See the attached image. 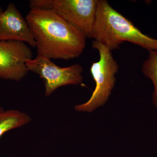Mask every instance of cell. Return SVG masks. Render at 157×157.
Listing matches in <instances>:
<instances>
[{
    "label": "cell",
    "instance_id": "8",
    "mask_svg": "<svg viewBox=\"0 0 157 157\" xmlns=\"http://www.w3.org/2000/svg\"><path fill=\"white\" fill-rule=\"evenodd\" d=\"M31 120L25 113L14 109H0V137L10 130L28 124Z\"/></svg>",
    "mask_w": 157,
    "mask_h": 157
},
{
    "label": "cell",
    "instance_id": "13",
    "mask_svg": "<svg viewBox=\"0 0 157 157\" xmlns=\"http://www.w3.org/2000/svg\"></svg>",
    "mask_w": 157,
    "mask_h": 157
},
{
    "label": "cell",
    "instance_id": "9",
    "mask_svg": "<svg viewBox=\"0 0 157 157\" xmlns=\"http://www.w3.org/2000/svg\"><path fill=\"white\" fill-rule=\"evenodd\" d=\"M149 52L148 57L142 65V72L153 84L154 90L152 96V103L157 109V50Z\"/></svg>",
    "mask_w": 157,
    "mask_h": 157
},
{
    "label": "cell",
    "instance_id": "3",
    "mask_svg": "<svg viewBox=\"0 0 157 157\" xmlns=\"http://www.w3.org/2000/svg\"><path fill=\"white\" fill-rule=\"evenodd\" d=\"M92 47L98 51L100 56L99 60L93 63L90 67L95 88L87 102L75 106V110L79 112H91L107 103L115 86V75L119 69L111 51L106 46L94 40Z\"/></svg>",
    "mask_w": 157,
    "mask_h": 157
},
{
    "label": "cell",
    "instance_id": "10",
    "mask_svg": "<svg viewBox=\"0 0 157 157\" xmlns=\"http://www.w3.org/2000/svg\"><path fill=\"white\" fill-rule=\"evenodd\" d=\"M3 11V10H2V8L0 7V14H1V13H2V12Z\"/></svg>",
    "mask_w": 157,
    "mask_h": 157
},
{
    "label": "cell",
    "instance_id": "6",
    "mask_svg": "<svg viewBox=\"0 0 157 157\" xmlns=\"http://www.w3.org/2000/svg\"><path fill=\"white\" fill-rule=\"evenodd\" d=\"M33 58V52L24 42L0 41V78L21 80L29 72L27 61Z\"/></svg>",
    "mask_w": 157,
    "mask_h": 157
},
{
    "label": "cell",
    "instance_id": "1",
    "mask_svg": "<svg viewBox=\"0 0 157 157\" xmlns=\"http://www.w3.org/2000/svg\"><path fill=\"white\" fill-rule=\"evenodd\" d=\"M26 20L36 41L37 55L69 60L83 52L85 35L52 10L31 8Z\"/></svg>",
    "mask_w": 157,
    "mask_h": 157
},
{
    "label": "cell",
    "instance_id": "4",
    "mask_svg": "<svg viewBox=\"0 0 157 157\" xmlns=\"http://www.w3.org/2000/svg\"><path fill=\"white\" fill-rule=\"evenodd\" d=\"M98 0H32L31 8L52 10L91 38Z\"/></svg>",
    "mask_w": 157,
    "mask_h": 157
},
{
    "label": "cell",
    "instance_id": "12",
    "mask_svg": "<svg viewBox=\"0 0 157 157\" xmlns=\"http://www.w3.org/2000/svg\"></svg>",
    "mask_w": 157,
    "mask_h": 157
},
{
    "label": "cell",
    "instance_id": "7",
    "mask_svg": "<svg viewBox=\"0 0 157 157\" xmlns=\"http://www.w3.org/2000/svg\"><path fill=\"white\" fill-rule=\"evenodd\" d=\"M18 41L36 47L28 23L13 3H9L0 14V41Z\"/></svg>",
    "mask_w": 157,
    "mask_h": 157
},
{
    "label": "cell",
    "instance_id": "11",
    "mask_svg": "<svg viewBox=\"0 0 157 157\" xmlns=\"http://www.w3.org/2000/svg\"><path fill=\"white\" fill-rule=\"evenodd\" d=\"M2 108L1 107H0V109H2Z\"/></svg>",
    "mask_w": 157,
    "mask_h": 157
},
{
    "label": "cell",
    "instance_id": "2",
    "mask_svg": "<svg viewBox=\"0 0 157 157\" xmlns=\"http://www.w3.org/2000/svg\"><path fill=\"white\" fill-rule=\"evenodd\" d=\"M91 38L109 50L118 49L124 42L140 46L149 51L157 50V40L143 33L106 0H98Z\"/></svg>",
    "mask_w": 157,
    "mask_h": 157
},
{
    "label": "cell",
    "instance_id": "5",
    "mask_svg": "<svg viewBox=\"0 0 157 157\" xmlns=\"http://www.w3.org/2000/svg\"><path fill=\"white\" fill-rule=\"evenodd\" d=\"M26 66L29 71L39 74L44 80L46 97L61 86L79 84L83 80V69L78 64L61 67L50 59L37 55L36 58L28 60Z\"/></svg>",
    "mask_w": 157,
    "mask_h": 157
}]
</instances>
